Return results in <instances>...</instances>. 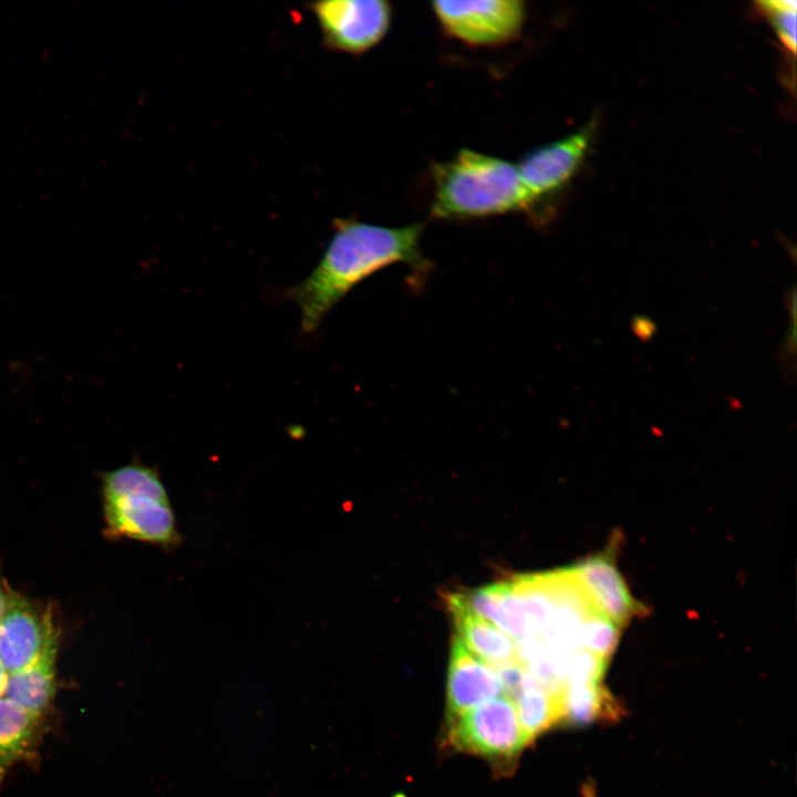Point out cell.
Returning a JSON list of instances; mask_svg holds the SVG:
<instances>
[{"mask_svg": "<svg viewBox=\"0 0 797 797\" xmlns=\"http://www.w3.org/2000/svg\"><path fill=\"white\" fill-rule=\"evenodd\" d=\"M422 222L400 227L337 218L318 265L286 294L297 304L301 329L311 333L328 312L358 283L394 263L424 267Z\"/></svg>", "mask_w": 797, "mask_h": 797, "instance_id": "1", "label": "cell"}, {"mask_svg": "<svg viewBox=\"0 0 797 797\" xmlns=\"http://www.w3.org/2000/svg\"><path fill=\"white\" fill-rule=\"evenodd\" d=\"M435 219H473L529 210L535 204L517 165L506 159L459 149L432 168Z\"/></svg>", "mask_w": 797, "mask_h": 797, "instance_id": "2", "label": "cell"}, {"mask_svg": "<svg viewBox=\"0 0 797 797\" xmlns=\"http://www.w3.org/2000/svg\"><path fill=\"white\" fill-rule=\"evenodd\" d=\"M107 534L162 548L180 541L169 496L158 473L139 462L105 473L102 478Z\"/></svg>", "mask_w": 797, "mask_h": 797, "instance_id": "3", "label": "cell"}, {"mask_svg": "<svg viewBox=\"0 0 797 797\" xmlns=\"http://www.w3.org/2000/svg\"><path fill=\"white\" fill-rule=\"evenodd\" d=\"M445 744L453 751L479 756L501 774L514 770L530 744L514 701L501 695L447 720Z\"/></svg>", "mask_w": 797, "mask_h": 797, "instance_id": "4", "label": "cell"}, {"mask_svg": "<svg viewBox=\"0 0 797 797\" xmlns=\"http://www.w3.org/2000/svg\"><path fill=\"white\" fill-rule=\"evenodd\" d=\"M432 11L453 39L467 45L495 48L519 38L526 6L521 0L433 1Z\"/></svg>", "mask_w": 797, "mask_h": 797, "instance_id": "5", "label": "cell"}, {"mask_svg": "<svg viewBox=\"0 0 797 797\" xmlns=\"http://www.w3.org/2000/svg\"><path fill=\"white\" fill-rule=\"evenodd\" d=\"M333 51L360 55L377 45L389 32L393 9L386 0H323L308 4Z\"/></svg>", "mask_w": 797, "mask_h": 797, "instance_id": "6", "label": "cell"}, {"mask_svg": "<svg viewBox=\"0 0 797 797\" xmlns=\"http://www.w3.org/2000/svg\"><path fill=\"white\" fill-rule=\"evenodd\" d=\"M594 120L577 132L539 146L516 163L534 204L562 189L584 161L596 134Z\"/></svg>", "mask_w": 797, "mask_h": 797, "instance_id": "7", "label": "cell"}, {"mask_svg": "<svg viewBox=\"0 0 797 797\" xmlns=\"http://www.w3.org/2000/svg\"><path fill=\"white\" fill-rule=\"evenodd\" d=\"M56 639L51 611L14 593L0 621V663L7 673L55 653Z\"/></svg>", "mask_w": 797, "mask_h": 797, "instance_id": "8", "label": "cell"}, {"mask_svg": "<svg viewBox=\"0 0 797 797\" xmlns=\"http://www.w3.org/2000/svg\"><path fill=\"white\" fill-rule=\"evenodd\" d=\"M504 694L496 671L470 654L454 636L446 680L447 720Z\"/></svg>", "mask_w": 797, "mask_h": 797, "instance_id": "9", "label": "cell"}, {"mask_svg": "<svg viewBox=\"0 0 797 797\" xmlns=\"http://www.w3.org/2000/svg\"><path fill=\"white\" fill-rule=\"evenodd\" d=\"M568 568L593 610L618 627L628 622L635 602L611 558L593 556Z\"/></svg>", "mask_w": 797, "mask_h": 797, "instance_id": "10", "label": "cell"}, {"mask_svg": "<svg viewBox=\"0 0 797 797\" xmlns=\"http://www.w3.org/2000/svg\"><path fill=\"white\" fill-rule=\"evenodd\" d=\"M447 607L466 610L519 641L530 638V627L521 599L506 580L483 587L453 592L446 597Z\"/></svg>", "mask_w": 797, "mask_h": 797, "instance_id": "11", "label": "cell"}, {"mask_svg": "<svg viewBox=\"0 0 797 797\" xmlns=\"http://www.w3.org/2000/svg\"><path fill=\"white\" fill-rule=\"evenodd\" d=\"M447 608L455 627L454 636L475 658L493 669L520 661L518 643L510 635L466 610Z\"/></svg>", "mask_w": 797, "mask_h": 797, "instance_id": "12", "label": "cell"}, {"mask_svg": "<svg viewBox=\"0 0 797 797\" xmlns=\"http://www.w3.org/2000/svg\"><path fill=\"white\" fill-rule=\"evenodd\" d=\"M511 700L530 743L563 718V689H550L528 671Z\"/></svg>", "mask_w": 797, "mask_h": 797, "instance_id": "13", "label": "cell"}, {"mask_svg": "<svg viewBox=\"0 0 797 797\" xmlns=\"http://www.w3.org/2000/svg\"><path fill=\"white\" fill-rule=\"evenodd\" d=\"M54 659L55 653H50L23 670L9 673L3 697L38 716L53 696Z\"/></svg>", "mask_w": 797, "mask_h": 797, "instance_id": "14", "label": "cell"}, {"mask_svg": "<svg viewBox=\"0 0 797 797\" xmlns=\"http://www.w3.org/2000/svg\"><path fill=\"white\" fill-rule=\"evenodd\" d=\"M620 706L601 685L592 682H566L563 687V722L572 725L620 716Z\"/></svg>", "mask_w": 797, "mask_h": 797, "instance_id": "15", "label": "cell"}, {"mask_svg": "<svg viewBox=\"0 0 797 797\" xmlns=\"http://www.w3.org/2000/svg\"><path fill=\"white\" fill-rule=\"evenodd\" d=\"M37 717L14 702L0 698V766L15 759L27 749Z\"/></svg>", "mask_w": 797, "mask_h": 797, "instance_id": "16", "label": "cell"}, {"mask_svg": "<svg viewBox=\"0 0 797 797\" xmlns=\"http://www.w3.org/2000/svg\"><path fill=\"white\" fill-rule=\"evenodd\" d=\"M619 628L602 614L590 613L579 632L580 649L609 659L619 641Z\"/></svg>", "mask_w": 797, "mask_h": 797, "instance_id": "17", "label": "cell"}, {"mask_svg": "<svg viewBox=\"0 0 797 797\" xmlns=\"http://www.w3.org/2000/svg\"><path fill=\"white\" fill-rule=\"evenodd\" d=\"M758 9L769 20L782 44L791 53L796 52V10L794 0H770L757 2Z\"/></svg>", "mask_w": 797, "mask_h": 797, "instance_id": "18", "label": "cell"}, {"mask_svg": "<svg viewBox=\"0 0 797 797\" xmlns=\"http://www.w3.org/2000/svg\"><path fill=\"white\" fill-rule=\"evenodd\" d=\"M13 594L14 593L10 592L9 588L0 577V621L11 602Z\"/></svg>", "mask_w": 797, "mask_h": 797, "instance_id": "19", "label": "cell"}, {"mask_svg": "<svg viewBox=\"0 0 797 797\" xmlns=\"http://www.w3.org/2000/svg\"><path fill=\"white\" fill-rule=\"evenodd\" d=\"M7 676H8V673H7L6 669L3 667V665L0 663V698L2 697L3 692H4Z\"/></svg>", "mask_w": 797, "mask_h": 797, "instance_id": "20", "label": "cell"}, {"mask_svg": "<svg viewBox=\"0 0 797 797\" xmlns=\"http://www.w3.org/2000/svg\"><path fill=\"white\" fill-rule=\"evenodd\" d=\"M583 796H584V797H597V796L594 795V791H593L592 787H591V786H588V785H586L584 788H583Z\"/></svg>", "mask_w": 797, "mask_h": 797, "instance_id": "21", "label": "cell"}]
</instances>
